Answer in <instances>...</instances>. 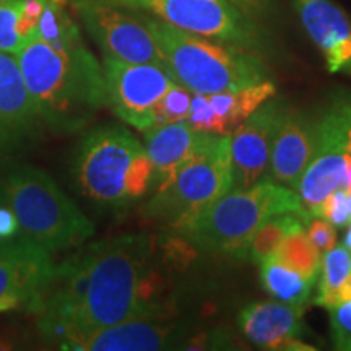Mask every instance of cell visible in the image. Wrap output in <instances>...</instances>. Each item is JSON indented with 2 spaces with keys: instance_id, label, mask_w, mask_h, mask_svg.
Masks as SVG:
<instances>
[{
  "instance_id": "cell-1",
  "label": "cell",
  "mask_w": 351,
  "mask_h": 351,
  "mask_svg": "<svg viewBox=\"0 0 351 351\" xmlns=\"http://www.w3.org/2000/svg\"><path fill=\"white\" fill-rule=\"evenodd\" d=\"M155 239L122 234L80 245L54 267L38 315L43 339L62 341L132 319L163 317Z\"/></svg>"
},
{
  "instance_id": "cell-2",
  "label": "cell",
  "mask_w": 351,
  "mask_h": 351,
  "mask_svg": "<svg viewBox=\"0 0 351 351\" xmlns=\"http://www.w3.org/2000/svg\"><path fill=\"white\" fill-rule=\"evenodd\" d=\"M43 124L56 134H78L108 106L104 69L85 43L54 47L36 34L15 52Z\"/></svg>"
},
{
  "instance_id": "cell-3",
  "label": "cell",
  "mask_w": 351,
  "mask_h": 351,
  "mask_svg": "<svg viewBox=\"0 0 351 351\" xmlns=\"http://www.w3.org/2000/svg\"><path fill=\"white\" fill-rule=\"evenodd\" d=\"M72 179L77 191L103 210L121 212L153 191V163L147 148L124 125L88 130L73 152Z\"/></svg>"
},
{
  "instance_id": "cell-4",
  "label": "cell",
  "mask_w": 351,
  "mask_h": 351,
  "mask_svg": "<svg viewBox=\"0 0 351 351\" xmlns=\"http://www.w3.org/2000/svg\"><path fill=\"white\" fill-rule=\"evenodd\" d=\"M280 213L300 215L306 225L313 218L296 191L262 179L251 187L231 189L173 230L184 243L200 251L243 258L245 245L257 228Z\"/></svg>"
},
{
  "instance_id": "cell-5",
  "label": "cell",
  "mask_w": 351,
  "mask_h": 351,
  "mask_svg": "<svg viewBox=\"0 0 351 351\" xmlns=\"http://www.w3.org/2000/svg\"><path fill=\"white\" fill-rule=\"evenodd\" d=\"M0 197L19 219V243L54 254L80 247L95 234L93 223L36 166L12 169L0 181Z\"/></svg>"
},
{
  "instance_id": "cell-6",
  "label": "cell",
  "mask_w": 351,
  "mask_h": 351,
  "mask_svg": "<svg viewBox=\"0 0 351 351\" xmlns=\"http://www.w3.org/2000/svg\"><path fill=\"white\" fill-rule=\"evenodd\" d=\"M142 20L155 38L176 82L194 93L241 90L270 78L262 60L243 47L212 43L150 16H142Z\"/></svg>"
},
{
  "instance_id": "cell-7",
  "label": "cell",
  "mask_w": 351,
  "mask_h": 351,
  "mask_svg": "<svg viewBox=\"0 0 351 351\" xmlns=\"http://www.w3.org/2000/svg\"><path fill=\"white\" fill-rule=\"evenodd\" d=\"M231 184L230 135L207 134L173 178L153 191L143 213L176 228L231 191Z\"/></svg>"
},
{
  "instance_id": "cell-8",
  "label": "cell",
  "mask_w": 351,
  "mask_h": 351,
  "mask_svg": "<svg viewBox=\"0 0 351 351\" xmlns=\"http://www.w3.org/2000/svg\"><path fill=\"white\" fill-rule=\"evenodd\" d=\"M132 12H148L158 20L199 36L243 49H258L261 34L228 0H112Z\"/></svg>"
},
{
  "instance_id": "cell-9",
  "label": "cell",
  "mask_w": 351,
  "mask_h": 351,
  "mask_svg": "<svg viewBox=\"0 0 351 351\" xmlns=\"http://www.w3.org/2000/svg\"><path fill=\"white\" fill-rule=\"evenodd\" d=\"M104 57L137 64H165L163 54L140 15L112 0H70Z\"/></svg>"
},
{
  "instance_id": "cell-10",
  "label": "cell",
  "mask_w": 351,
  "mask_h": 351,
  "mask_svg": "<svg viewBox=\"0 0 351 351\" xmlns=\"http://www.w3.org/2000/svg\"><path fill=\"white\" fill-rule=\"evenodd\" d=\"M108 106L117 117L138 132L153 127L156 104L176 83L166 65L137 64L104 57Z\"/></svg>"
},
{
  "instance_id": "cell-11",
  "label": "cell",
  "mask_w": 351,
  "mask_h": 351,
  "mask_svg": "<svg viewBox=\"0 0 351 351\" xmlns=\"http://www.w3.org/2000/svg\"><path fill=\"white\" fill-rule=\"evenodd\" d=\"M283 108L282 99H269L230 135L231 189L251 187L265 179Z\"/></svg>"
},
{
  "instance_id": "cell-12",
  "label": "cell",
  "mask_w": 351,
  "mask_h": 351,
  "mask_svg": "<svg viewBox=\"0 0 351 351\" xmlns=\"http://www.w3.org/2000/svg\"><path fill=\"white\" fill-rule=\"evenodd\" d=\"M186 328L165 319H132L65 340L57 348L70 351H155L184 348Z\"/></svg>"
},
{
  "instance_id": "cell-13",
  "label": "cell",
  "mask_w": 351,
  "mask_h": 351,
  "mask_svg": "<svg viewBox=\"0 0 351 351\" xmlns=\"http://www.w3.org/2000/svg\"><path fill=\"white\" fill-rule=\"evenodd\" d=\"M317 119L285 104L275 132L265 179L298 191L301 176L317 148Z\"/></svg>"
},
{
  "instance_id": "cell-14",
  "label": "cell",
  "mask_w": 351,
  "mask_h": 351,
  "mask_svg": "<svg viewBox=\"0 0 351 351\" xmlns=\"http://www.w3.org/2000/svg\"><path fill=\"white\" fill-rule=\"evenodd\" d=\"M43 125L15 54L0 51V150L34 142Z\"/></svg>"
},
{
  "instance_id": "cell-15",
  "label": "cell",
  "mask_w": 351,
  "mask_h": 351,
  "mask_svg": "<svg viewBox=\"0 0 351 351\" xmlns=\"http://www.w3.org/2000/svg\"><path fill=\"white\" fill-rule=\"evenodd\" d=\"M54 267L43 249L19 241L0 244V296L15 298L25 311L38 314Z\"/></svg>"
},
{
  "instance_id": "cell-16",
  "label": "cell",
  "mask_w": 351,
  "mask_h": 351,
  "mask_svg": "<svg viewBox=\"0 0 351 351\" xmlns=\"http://www.w3.org/2000/svg\"><path fill=\"white\" fill-rule=\"evenodd\" d=\"M304 307L287 302H252L238 315V326L243 335L262 350L311 351L313 345L301 339L306 335L302 322Z\"/></svg>"
},
{
  "instance_id": "cell-17",
  "label": "cell",
  "mask_w": 351,
  "mask_h": 351,
  "mask_svg": "<svg viewBox=\"0 0 351 351\" xmlns=\"http://www.w3.org/2000/svg\"><path fill=\"white\" fill-rule=\"evenodd\" d=\"M306 33L330 73L351 75V20L332 0H293Z\"/></svg>"
},
{
  "instance_id": "cell-18",
  "label": "cell",
  "mask_w": 351,
  "mask_h": 351,
  "mask_svg": "<svg viewBox=\"0 0 351 351\" xmlns=\"http://www.w3.org/2000/svg\"><path fill=\"white\" fill-rule=\"evenodd\" d=\"M207 134L195 130L186 121L145 132V148L153 163V191L173 178L176 171L197 152Z\"/></svg>"
},
{
  "instance_id": "cell-19",
  "label": "cell",
  "mask_w": 351,
  "mask_h": 351,
  "mask_svg": "<svg viewBox=\"0 0 351 351\" xmlns=\"http://www.w3.org/2000/svg\"><path fill=\"white\" fill-rule=\"evenodd\" d=\"M345 165L346 152L339 143L319 132L317 148L301 176L296 191L311 217H317L327 197L341 187Z\"/></svg>"
},
{
  "instance_id": "cell-20",
  "label": "cell",
  "mask_w": 351,
  "mask_h": 351,
  "mask_svg": "<svg viewBox=\"0 0 351 351\" xmlns=\"http://www.w3.org/2000/svg\"><path fill=\"white\" fill-rule=\"evenodd\" d=\"M275 95L276 86L270 78L241 90L207 95L208 106L213 112V134L231 135L236 127Z\"/></svg>"
},
{
  "instance_id": "cell-21",
  "label": "cell",
  "mask_w": 351,
  "mask_h": 351,
  "mask_svg": "<svg viewBox=\"0 0 351 351\" xmlns=\"http://www.w3.org/2000/svg\"><path fill=\"white\" fill-rule=\"evenodd\" d=\"M262 287L270 296L287 304L304 307L311 300L313 283L285 263L269 258L261 265Z\"/></svg>"
},
{
  "instance_id": "cell-22",
  "label": "cell",
  "mask_w": 351,
  "mask_h": 351,
  "mask_svg": "<svg viewBox=\"0 0 351 351\" xmlns=\"http://www.w3.org/2000/svg\"><path fill=\"white\" fill-rule=\"evenodd\" d=\"M304 226V218H301L296 213L275 215V217L263 221L257 228L256 232H254L252 238L249 239L247 245H245L243 261L249 258L251 262L261 265L262 262L274 258L289 232Z\"/></svg>"
},
{
  "instance_id": "cell-23",
  "label": "cell",
  "mask_w": 351,
  "mask_h": 351,
  "mask_svg": "<svg viewBox=\"0 0 351 351\" xmlns=\"http://www.w3.org/2000/svg\"><path fill=\"white\" fill-rule=\"evenodd\" d=\"M274 258L296 270L313 285L319 278L322 258H320V251L307 234L306 228L289 232Z\"/></svg>"
},
{
  "instance_id": "cell-24",
  "label": "cell",
  "mask_w": 351,
  "mask_h": 351,
  "mask_svg": "<svg viewBox=\"0 0 351 351\" xmlns=\"http://www.w3.org/2000/svg\"><path fill=\"white\" fill-rule=\"evenodd\" d=\"M351 274V252L345 245L333 247L332 251L326 252L322 262H320L319 274V291L314 302L317 306L330 309L333 306V295L341 282Z\"/></svg>"
},
{
  "instance_id": "cell-25",
  "label": "cell",
  "mask_w": 351,
  "mask_h": 351,
  "mask_svg": "<svg viewBox=\"0 0 351 351\" xmlns=\"http://www.w3.org/2000/svg\"><path fill=\"white\" fill-rule=\"evenodd\" d=\"M319 132L351 153V95H339L317 117Z\"/></svg>"
},
{
  "instance_id": "cell-26",
  "label": "cell",
  "mask_w": 351,
  "mask_h": 351,
  "mask_svg": "<svg viewBox=\"0 0 351 351\" xmlns=\"http://www.w3.org/2000/svg\"><path fill=\"white\" fill-rule=\"evenodd\" d=\"M192 95H194V91L176 82L160 99V103L156 104L155 114H153V127L186 121L189 109H191Z\"/></svg>"
},
{
  "instance_id": "cell-27",
  "label": "cell",
  "mask_w": 351,
  "mask_h": 351,
  "mask_svg": "<svg viewBox=\"0 0 351 351\" xmlns=\"http://www.w3.org/2000/svg\"><path fill=\"white\" fill-rule=\"evenodd\" d=\"M23 0H0V51L15 54L25 41L19 32Z\"/></svg>"
},
{
  "instance_id": "cell-28",
  "label": "cell",
  "mask_w": 351,
  "mask_h": 351,
  "mask_svg": "<svg viewBox=\"0 0 351 351\" xmlns=\"http://www.w3.org/2000/svg\"><path fill=\"white\" fill-rule=\"evenodd\" d=\"M330 337L340 351H351V301L330 307Z\"/></svg>"
},
{
  "instance_id": "cell-29",
  "label": "cell",
  "mask_w": 351,
  "mask_h": 351,
  "mask_svg": "<svg viewBox=\"0 0 351 351\" xmlns=\"http://www.w3.org/2000/svg\"><path fill=\"white\" fill-rule=\"evenodd\" d=\"M317 217L326 218L327 221H330L337 228L348 226L351 223L348 210V194L345 191H341V189L333 191L322 204Z\"/></svg>"
},
{
  "instance_id": "cell-30",
  "label": "cell",
  "mask_w": 351,
  "mask_h": 351,
  "mask_svg": "<svg viewBox=\"0 0 351 351\" xmlns=\"http://www.w3.org/2000/svg\"><path fill=\"white\" fill-rule=\"evenodd\" d=\"M307 234L320 252L332 251L337 245V226L326 218L313 217L306 225Z\"/></svg>"
},
{
  "instance_id": "cell-31",
  "label": "cell",
  "mask_w": 351,
  "mask_h": 351,
  "mask_svg": "<svg viewBox=\"0 0 351 351\" xmlns=\"http://www.w3.org/2000/svg\"><path fill=\"white\" fill-rule=\"evenodd\" d=\"M46 3L47 0H23V3H21L19 32L25 43L36 32L38 21L41 19Z\"/></svg>"
},
{
  "instance_id": "cell-32",
  "label": "cell",
  "mask_w": 351,
  "mask_h": 351,
  "mask_svg": "<svg viewBox=\"0 0 351 351\" xmlns=\"http://www.w3.org/2000/svg\"><path fill=\"white\" fill-rule=\"evenodd\" d=\"M19 219L10 205L0 197V244L13 243L19 239Z\"/></svg>"
},
{
  "instance_id": "cell-33",
  "label": "cell",
  "mask_w": 351,
  "mask_h": 351,
  "mask_svg": "<svg viewBox=\"0 0 351 351\" xmlns=\"http://www.w3.org/2000/svg\"><path fill=\"white\" fill-rule=\"evenodd\" d=\"M351 301V274L346 276V278L341 282V285L337 288L335 295H333V306H340L343 302H350Z\"/></svg>"
},
{
  "instance_id": "cell-34",
  "label": "cell",
  "mask_w": 351,
  "mask_h": 351,
  "mask_svg": "<svg viewBox=\"0 0 351 351\" xmlns=\"http://www.w3.org/2000/svg\"><path fill=\"white\" fill-rule=\"evenodd\" d=\"M16 309H23L19 300H15V298H10V296H0V313H7V311H16Z\"/></svg>"
},
{
  "instance_id": "cell-35",
  "label": "cell",
  "mask_w": 351,
  "mask_h": 351,
  "mask_svg": "<svg viewBox=\"0 0 351 351\" xmlns=\"http://www.w3.org/2000/svg\"><path fill=\"white\" fill-rule=\"evenodd\" d=\"M343 245L348 249V252H351V223L348 225V231H346V234H345Z\"/></svg>"
}]
</instances>
